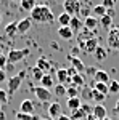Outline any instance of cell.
<instances>
[{
	"label": "cell",
	"instance_id": "8",
	"mask_svg": "<svg viewBox=\"0 0 119 120\" xmlns=\"http://www.w3.org/2000/svg\"><path fill=\"white\" fill-rule=\"evenodd\" d=\"M34 102H32V99H23L21 101V104H19V111L18 112H23V114H34Z\"/></svg>",
	"mask_w": 119,
	"mask_h": 120
},
{
	"label": "cell",
	"instance_id": "32",
	"mask_svg": "<svg viewBox=\"0 0 119 120\" xmlns=\"http://www.w3.org/2000/svg\"><path fill=\"white\" fill-rule=\"evenodd\" d=\"M73 112V114H71V120H84L85 119V117H87V115H85V114H84V111L82 109H76V111H71Z\"/></svg>",
	"mask_w": 119,
	"mask_h": 120
},
{
	"label": "cell",
	"instance_id": "26",
	"mask_svg": "<svg viewBox=\"0 0 119 120\" xmlns=\"http://www.w3.org/2000/svg\"><path fill=\"white\" fill-rule=\"evenodd\" d=\"M40 85H42L44 88H47V90H50V86H55V85H53V79H52V75L45 74V75H44V79L40 80Z\"/></svg>",
	"mask_w": 119,
	"mask_h": 120
},
{
	"label": "cell",
	"instance_id": "2",
	"mask_svg": "<svg viewBox=\"0 0 119 120\" xmlns=\"http://www.w3.org/2000/svg\"><path fill=\"white\" fill-rule=\"evenodd\" d=\"M29 53H31V50L29 48H23V50H10L8 55H7V59H8L10 64H16V63H19V61H23L26 56H29Z\"/></svg>",
	"mask_w": 119,
	"mask_h": 120
},
{
	"label": "cell",
	"instance_id": "49",
	"mask_svg": "<svg viewBox=\"0 0 119 120\" xmlns=\"http://www.w3.org/2000/svg\"><path fill=\"white\" fill-rule=\"evenodd\" d=\"M0 56H2V46H0Z\"/></svg>",
	"mask_w": 119,
	"mask_h": 120
},
{
	"label": "cell",
	"instance_id": "46",
	"mask_svg": "<svg viewBox=\"0 0 119 120\" xmlns=\"http://www.w3.org/2000/svg\"><path fill=\"white\" fill-rule=\"evenodd\" d=\"M114 112H116V114H119V99L116 101V104H114Z\"/></svg>",
	"mask_w": 119,
	"mask_h": 120
},
{
	"label": "cell",
	"instance_id": "4",
	"mask_svg": "<svg viewBox=\"0 0 119 120\" xmlns=\"http://www.w3.org/2000/svg\"><path fill=\"white\" fill-rule=\"evenodd\" d=\"M64 13H68L69 16H77V13H81V2L79 0H64L63 3Z\"/></svg>",
	"mask_w": 119,
	"mask_h": 120
},
{
	"label": "cell",
	"instance_id": "23",
	"mask_svg": "<svg viewBox=\"0 0 119 120\" xmlns=\"http://www.w3.org/2000/svg\"><path fill=\"white\" fill-rule=\"evenodd\" d=\"M90 99H93L95 102L101 104V102L106 99V94H101V93H98L97 90H92V91H90Z\"/></svg>",
	"mask_w": 119,
	"mask_h": 120
},
{
	"label": "cell",
	"instance_id": "37",
	"mask_svg": "<svg viewBox=\"0 0 119 120\" xmlns=\"http://www.w3.org/2000/svg\"><path fill=\"white\" fill-rule=\"evenodd\" d=\"M116 2H118V0H103V2H101V5H103L106 10H108V8H114Z\"/></svg>",
	"mask_w": 119,
	"mask_h": 120
},
{
	"label": "cell",
	"instance_id": "36",
	"mask_svg": "<svg viewBox=\"0 0 119 120\" xmlns=\"http://www.w3.org/2000/svg\"><path fill=\"white\" fill-rule=\"evenodd\" d=\"M10 99H8V93L5 91V90H2L0 88V104L3 106V104H8Z\"/></svg>",
	"mask_w": 119,
	"mask_h": 120
},
{
	"label": "cell",
	"instance_id": "29",
	"mask_svg": "<svg viewBox=\"0 0 119 120\" xmlns=\"http://www.w3.org/2000/svg\"><path fill=\"white\" fill-rule=\"evenodd\" d=\"M93 90H97L101 94H108L110 88H108V83H93Z\"/></svg>",
	"mask_w": 119,
	"mask_h": 120
},
{
	"label": "cell",
	"instance_id": "45",
	"mask_svg": "<svg viewBox=\"0 0 119 120\" xmlns=\"http://www.w3.org/2000/svg\"><path fill=\"white\" fill-rule=\"evenodd\" d=\"M58 120H71V117H68V115H64V114H61V115L58 117Z\"/></svg>",
	"mask_w": 119,
	"mask_h": 120
},
{
	"label": "cell",
	"instance_id": "35",
	"mask_svg": "<svg viewBox=\"0 0 119 120\" xmlns=\"http://www.w3.org/2000/svg\"><path fill=\"white\" fill-rule=\"evenodd\" d=\"M108 88H110V93H113V94L119 93V82H118V80L110 82V83H108Z\"/></svg>",
	"mask_w": 119,
	"mask_h": 120
},
{
	"label": "cell",
	"instance_id": "22",
	"mask_svg": "<svg viewBox=\"0 0 119 120\" xmlns=\"http://www.w3.org/2000/svg\"><path fill=\"white\" fill-rule=\"evenodd\" d=\"M71 18L73 16H69L68 13H61L60 16H58V22H60V27H69V22H71Z\"/></svg>",
	"mask_w": 119,
	"mask_h": 120
},
{
	"label": "cell",
	"instance_id": "3",
	"mask_svg": "<svg viewBox=\"0 0 119 120\" xmlns=\"http://www.w3.org/2000/svg\"><path fill=\"white\" fill-rule=\"evenodd\" d=\"M23 79H24V71H21L18 75H13V77H10V80H8V91H7L10 96H13V94H15V93L19 90Z\"/></svg>",
	"mask_w": 119,
	"mask_h": 120
},
{
	"label": "cell",
	"instance_id": "28",
	"mask_svg": "<svg viewBox=\"0 0 119 120\" xmlns=\"http://www.w3.org/2000/svg\"><path fill=\"white\" fill-rule=\"evenodd\" d=\"M77 94H79V88L76 86V85H68V90H66V96H68V99L69 98H77Z\"/></svg>",
	"mask_w": 119,
	"mask_h": 120
},
{
	"label": "cell",
	"instance_id": "41",
	"mask_svg": "<svg viewBox=\"0 0 119 120\" xmlns=\"http://www.w3.org/2000/svg\"><path fill=\"white\" fill-rule=\"evenodd\" d=\"M66 71H68V75H69L71 79H73V77H74L76 74H79V72H77V71H76L74 67H69V69H66Z\"/></svg>",
	"mask_w": 119,
	"mask_h": 120
},
{
	"label": "cell",
	"instance_id": "38",
	"mask_svg": "<svg viewBox=\"0 0 119 120\" xmlns=\"http://www.w3.org/2000/svg\"><path fill=\"white\" fill-rule=\"evenodd\" d=\"M16 119H18V120H32V115H31V114H23V112H18V114H16Z\"/></svg>",
	"mask_w": 119,
	"mask_h": 120
},
{
	"label": "cell",
	"instance_id": "21",
	"mask_svg": "<svg viewBox=\"0 0 119 120\" xmlns=\"http://www.w3.org/2000/svg\"><path fill=\"white\" fill-rule=\"evenodd\" d=\"M19 8L24 11H32L36 8V0H21L19 2Z\"/></svg>",
	"mask_w": 119,
	"mask_h": 120
},
{
	"label": "cell",
	"instance_id": "51",
	"mask_svg": "<svg viewBox=\"0 0 119 120\" xmlns=\"http://www.w3.org/2000/svg\"><path fill=\"white\" fill-rule=\"evenodd\" d=\"M0 22H2V15H0Z\"/></svg>",
	"mask_w": 119,
	"mask_h": 120
},
{
	"label": "cell",
	"instance_id": "16",
	"mask_svg": "<svg viewBox=\"0 0 119 120\" xmlns=\"http://www.w3.org/2000/svg\"><path fill=\"white\" fill-rule=\"evenodd\" d=\"M68 59L71 61V64H73V67L77 71V72H82V71H85V66H84V63L81 61V58L79 56H68Z\"/></svg>",
	"mask_w": 119,
	"mask_h": 120
},
{
	"label": "cell",
	"instance_id": "53",
	"mask_svg": "<svg viewBox=\"0 0 119 120\" xmlns=\"http://www.w3.org/2000/svg\"><path fill=\"white\" fill-rule=\"evenodd\" d=\"M0 107H2V104H0Z\"/></svg>",
	"mask_w": 119,
	"mask_h": 120
},
{
	"label": "cell",
	"instance_id": "43",
	"mask_svg": "<svg viewBox=\"0 0 119 120\" xmlns=\"http://www.w3.org/2000/svg\"><path fill=\"white\" fill-rule=\"evenodd\" d=\"M85 71H87V74L92 75V77L97 74V69H95V67H85Z\"/></svg>",
	"mask_w": 119,
	"mask_h": 120
},
{
	"label": "cell",
	"instance_id": "31",
	"mask_svg": "<svg viewBox=\"0 0 119 120\" xmlns=\"http://www.w3.org/2000/svg\"><path fill=\"white\" fill-rule=\"evenodd\" d=\"M98 21H100V24L105 29H110V30H111V26H113V18H111V16H108V15H106V16L100 18Z\"/></svg>",
	"mask_w": 119,
	"mask_h": 120
},
{
	"label": "cell",
	"instance_id": "17",
	"mask_svg": "<svg viewBox=\"0 0 119 120\" xmlns=\"http://www.w3.org/2000/svg\"><path fill=\"white\" fill-rule=\"evenodd\" d=\"M98 22L100 21L95 18V16H89V18L84 19V27L89 29V30H95V29L98 27Z\"/></svg>",
	"mask_w": 119,
	"mask_h": 120
},
{
	"label": "cell",
	"instance_id": "14",
	"mask_svg": "<svg viewBox=\"0 0 119 120\" xmlns=\"http://www.w3.org/2000/svg\"><path fill=\"white\" fill-rule=\"evenodd\" d=\"M31 26H32V19L31 18H24L21 21H18V34H26L31 29Z\"/></svg>",
	"mask_w": 119,
	"mask_h": 120
},
{
	"label": "cell",
	"instance_id": "25",
	"mask_svg": "<svg viewBox=\"0 0 119 120\" xmlns=\"http://www.w3.org/2000/svg\"><path fill=\"white\" fill-rule=\"evenodd\" d=\"M92 13L95 15V18H97V19H98V16L103 18V16H106V8H105L103 5H97V7L92 8Z\"/></svg>",
	"mask_w": 119,
	"mask_h": 120
},
{
	"label": "cell",
	"instance_id": "13",
	"mask_svg": "<svg viewBox=\"0 0 119 120\" xmlns=\"http://www.w3.org/2000/svg\"><path fill=\"white\" fill-rule=\"evenodd\" d=\"M56 79H58V82L61 83V85H64V86H68L69 82H71V77L68 75V71H66V69H58V71H56Z\"/></svg>",
	"mask_w": 119,
	"mask_h": 120
},
{
	"label": "cell",
	"instance_id": "33",
	"mask_svg": "<svg viewBox=\"0 0 119 120\" xmlns=\"http://www.w3.org/2000/svg\"><path fill=\"white\" fill-rule=\"evenodd\" d=\"M66 90H68V86H64V85H61V83H58V85H55L53 93H55L56 96H64V94H66Z\"/></svg>",
	"mask_w": 119,
	"mask_h": 120
},
{
	"label": "cell",
	"instance_id": "1",
	"mask_svg": "<svg viewBox=\"0 0 119 120\" xmlns=\"http://www.w3.org/2000/svg\"><path fill=\"white\" fill-rule=\"evenodd\" d=\"M31 19L39 24H52L55 15L47 5H36V8L31 11Z\"/></svg>",
	"mask_w": 119,
	"mask_h": 120
},
{
	"label": "cell",
	"instance_id": "15",
	"mask_svg": "<svg viewBox=\"0 0 119 120\" xmlns=\"http://www.w3.org/2000/svg\"><path fill=\"white\" fill-rule=\"evenodd\" d=\"M92 115L97 120L106 119V109H105V106H103V104H97V106L93 107V111H92Z\"/></svg>",
	"mask_w": 119,
	"mask_h": 120
},
{
	"label": "cell",
	"instance_id": "27",
	"mask_svg": "<svg viewBox=\"0 0 119 120\" xmlns=\"http://www.w3.org/2000/svg\"><path fill=\"white\" fill-rule=\"evenodd\" d=\"M37 67H39L42 72H48V71H50V63L47 61L45 58H39V61H37Z\"/></svg>",
	"mask_w": 119,
	"mask_h": 120
},
{
	"label": "cell",
	"instance_id": "50",
	"mask_svg": "<svg viewBox=\"0 0 119 120\" xmlns=\"http://www.w3.org/2000/svg\"><path fill=\"white\" fill-rule=\"evenodd\" d=\"M103 120H111V119H108V117H106V119H103Z\"/></svg>",
	"mask_w": 119,
	"mask_h": 120
},
{
	"label": "cell",
	"instance_id": "7",
	"mask_svg": "<svg viewBox=\"0 0 119 120\" xmlns=\"http://www.w3.org/2000/svg\"><path fill=\"white\" fill-rule=\"evenodd\" d=\"M81 48H82V51H85V53H95V50L98 48V40H97V37L90 38V40H87L85 43H82L81 45Z\"/></svg>",
	"mask_w": 119,
	"mask_h": 120
},
{
	"label": "cell",
	"instance_id": "34",
	"mask_svg": "<svg viewBox=\"0 0 119 120\" xmlns=\"http://www.w3.org/2000/svg\"><path fill=\"white\" fill-rule=\"evenodd\" d=\"M44 75H45V72H42L39 67H34V69H32V77H34V80L40 82V80L44 79Z\"/></svg>",
	"mask_w": 119,
	"mask_h": 120
},
{
	"label": "cell",
	"instance_id": "52",
	"mask_svg": "<svg viewBox=\"0 0 119 120\" xmlns=\"http://www.w3.org/2000/svg\"><path fill=\"white\" fill-rule=\"evenodd\" d=\"M15 2H21V0H15Z\"/></svg>",
	"mask_w": 119,
	"mask_h": 120
},
{
	"label": "cell",
	"instance_id": "10",
	"mask_svg": "<svg viewBox=\"0 0 119 120\" xmlns=\"http://www.w3.org/2000/svg\"><path fill=\"white\" fill-rule=\"evenodd\" d=\"M69 29L73 30V34L76 35V34H79L84 29V22L77 18V16H73V18H71V22H69Z\"/></svg>",
	"mask_w": 119,
	"mask_h": 120
},
{
	"label": "cell",
	"instance_id": "42",
	"mask_svg": "<svg viewBox=\"0 0 119 120\" xmlns=\"http://www.w3.org/2000/svg\"><path fill=\"white\" fill-rule=\"evenodd\" d=\"M5 80H7V72H5V69H0V83Z\"/></svg>",
	"mask_w": 119,
	"mask_h": 120
},
{
	"label": "cell",
	"instance_id": "44",
	"mask_svg": "<svg viewBox=\"0 0 119 120\" xmlns=\"http://www.w3.org/2000/svg\"><path fill=\"white\" fill-rule=\"evenodd\" d=\"M106 15L113 18V16H114V8H108V10H106Z\"/></svg>",
	"mask_w": 119,
	"mask_h": 120
},
{
	"label": "cell",
	"instance_id": "20",
	"mask_svg": "<svg viewBox=\"0 0 119 120\" xmlns=\"http://www.w3.org/2000/svg\"><path fill=\"white\" fill-rule=\"evenodd\" d=\"M66 106H68V109H71V111H76V109H81V98L77 96V98H69L68 101H66Z\"/></svg>",
	"mask_w": 119,
	"mask_h": 120
},
{
	"label": "cell",
	"instance_id": "48",
	"mask_svg": "<svg viewBox=\"0 0 119 120\" xmlns=\"http://www.w3.org/2000/svg\"><path fill=\"white\" fill-rule=\"evenodd\" d=\"M7 71H13V64H10V63H8V64H7Z\"/></svg>",
	"mask_w": 119,
	"mask_h": 120
},
{
	"label": "cell",
	"instance_id": "12",
	"mask_svg": "<svg viewBox=\"0 0 119 120\" xmlns=\"http://www.w3.org/2000/svg\"><path fill=\"white\" fill-rule=\"evenodd\" d=\"M93 83H110V74L106 71H97V74L93 75Z\"/></svg>",
	"mask_w": 119,
	"mask_h": 120
},
{
	"label": "cell",
	"instance_id": "11",
	"mask_svg": "<svg viewBox=\"0 0 119 120\" xmlns=\"http://www.w3.org/2000/svg\"><path fill=\"white\" fill-rule=\"evenodd\" d=\"M48 115L52 117V119H58L60 115H61V104L60 102H50V106H48Z\"/></svg>",
	"mask_w": 119,
	"mask_h": 120
},
{
	"label": "cell",
	"instance_id": "6",
	"mask_svg": "<svg viewBox=\"0 0 119 120\" xmlns=\"http://www.w3.org/2000/svg\"><path fill=\"white\" fill-rule=\"evenodd\" d=\"M36 96H37V99H40V101H50L52 99V91L50 90H47V88H44V86H36Z\"/></svg>",
	"mask_w": 119,
	"mask_h": 120
},
{
	"label": "cell",
	"instance_id": "18",
	"mask_svg": "<svg viewBox=\"0 0 119 120\" xmlns=\"http://www.w3.org/2000/svg\"><path fill=\"white\" fill-rule=\"evenodd\" d=\"M58 37L63 40H71L74 37V34L69 27H58Z\"/></svg>",
	"mask_w": 119,
	"mask_h": 120
},
{
	"label": "cell",
	"instance_id": "24",
	"mask_svg": "<svg viewBox=\"0 0 119 120\" xmlns=\"http://www.w3.org/2000/svg\"><path fill=\"white\" fill-rule=\"evenodd\" d=\"M16 32H18V21H15V22H10L8 26L5 27V34H7V35H10V37H13Z\"/></svg>",
	"mask_w": 119,
	"mask_h": 120
},
{
	"label": "cell",
	"instance_id": "40",
	"mask_svg": "<svg viewBox=\"0 0 119 120\" xmlns=\"http://www.w3.org/2000/svg\"><path fill=\"white\" fill-rule=\"evenodd\" d=\"M7 64H8V59H7V56H0V69H3V67H7Z\"/></svg>",
	"mask_w": 119,
	"mask_h": 120
},
{
	"label": "cell",
	"instance_id": "9",
	"mask_svg": "<svg viewBox=\"0 0 119 120\" xmlns=\"http://www.w3.org/2000/svg\"><path fill=\"white\" fill-rule=\"evenodd\" d=\"M93 37H95V32L84 27L82 30L77 34V42H79V45H82V43H85L87 40H90V38H93Z\"/></svg>",
	"mask_w": 119,
	"mask_h": 120
},
{
	"label": "cell",
	"instance_id": "19",
	"mask_svg": "<svg viewBox=\"0 0 119 120\" xmlns=\"http://www.w3.org/2000/svg\"><path fill=\"white\" fill-rule=\"evenodd\" d=\"M93 56H95V59H97V61H105V59L108 58V50L98 45V48L95 50V53H93Z\"/></svg>",
	"mask_w": 119,
	"mask_h": 120
},
{
	"label": "cell",
	"instance_id": "39",
	"mask_svg": "<svg viewBox=\"0 0 119 120\" xmlns=\"http://www.w3.org/2000/svg\"><path fill=\"white\" fill-rule=\"evenodd\" d=\"M90 13H92V8H81V15L84 16V19L89 18V16H92Z\"/></svg>",
	"mask_w": 119,
	"mask_h": 120
},
{
	"label": "cell",
	"instance_id": "5",
	"mask_svg": "<svg viewBox=\"0 0 119 120\" xmlns=\"http://www.w3.org/2000/svg\"><path fill=\"white\" fill-rule=\"evenodd\" d=\"M108 46L113 50H119V27H113L108 34Z\"/></svg>",
	"mask_w": 119,
	"mask_h": 120
},
{
	"label": "cell",
	"instance_id": "30",
	"mask_svg": "<svg viewBox=\"0 0 119 120\" xmlns=\"http://www.w3.org/2000/svg\"><path fill=\"white\" fill-rule=\"evenodd\" d=\"M71 82H73V85H76V86L79 88V86H84V83H85V79H84V75H82V74H76L73 79H71Z\"/></svg>",
	"mask_w": 119,
	"mask_h": 120
},
{
	"label": "cell",
	"instance_id": "47",
	"mask_svg": "<svg viewBox=\"0 0 119 120\" xmlns=\"http://www.w3.org/2000/svg\"><path fill=\"white\" fill-rule=\"evenodd\" d=\"M0 120H7V117H5V114L0 111Z\"/></svg>",
	"mask_w": 119,
	"mask_h": 120
}]
</instances>
